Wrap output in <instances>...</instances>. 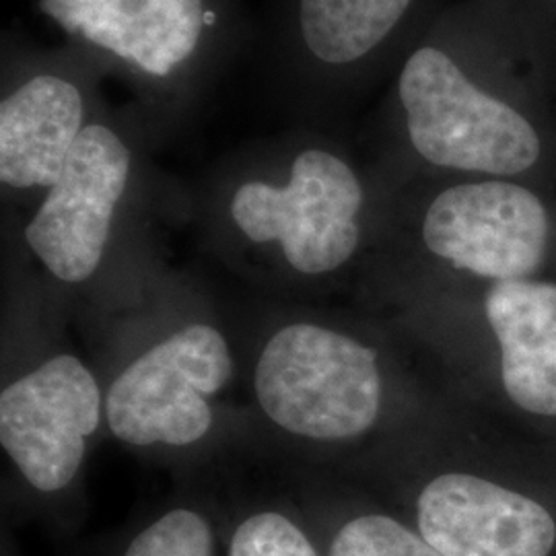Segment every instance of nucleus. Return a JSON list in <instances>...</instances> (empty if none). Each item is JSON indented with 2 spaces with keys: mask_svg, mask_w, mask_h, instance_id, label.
Returning a JSON list of instances; mask_svg holds the SVG:
<instances>
[{
  "mask_svg": "<svg viewBox=\"0 0 556 556\" xmlns=\"http://www.w3.org/2000/svg\"><path fill=\"white\" fill-rule=\"evenodd\" d=\"M509 4V2H507ZM555 80L528 27L509 4L503 34L468 56L445 41H420L402 62L396 98L410 147L427 163L514 178L536 167Z\"/></svg>",
  "mask_w": 556,
  "mask_h": 556,
  "instance_id": "nucleus-1",
  "label": "nucleus"
},
{
  "mask_svg": "<svg viewBox=\"0 0 556 556\" xmlns=\"http://www.w3.org/2000/svg\"><path fill=\"white\" fill-rule=\"evenodd\" d=\"M254 388L280 429L318 441L363 435L381 406L376 351L314 324L287 326L266 342Z\"/></svg>",
  "mask_w": 556,
  "mask_h": 556,
  "instance_id": "nucleus-2",
  "label": "nucleus"
},
{
  "mask_svg": "<svg viewBox=\"0 0 556 556\" xmlns=\"http://www.w3.org/2000/svg\"><path fill=\"white\" fill-rule=\"evenodd\" d=\"M363 200V186L346 161L326 149H305L285 186L241 184L231 217L254 243H278L298 273L326 275L357 252Z\"/></svg>",
  "mask_w": 556,
  "mask_h": 556,
  "instance_id": "nucleus-3",
  "label": "nucleus"
},
{
  "mask_svg": "<svg viewBox=\"0 0 556 556\" xmlns=\"http://www.w3.org/2000/svg\"><path fill=\"white\" fill-rule=\"evenodd\" d=\"M233 361L225 338L194 324L140 355L108 392L112 433L137 447L190 445L211 431L208 396L227 386Z\"/></svg>",
  "mask_w": 556,
  "mask_h": 556,
  "instance_id": "nucleus-4",
  "label": "nucleus"
},
{
  "mask_svg": "<svg viewBox=\"0 0 556 556\" xmlns=\"http://www.w3.org/2000/svg\"><path fill=\"white\" fill-rule=\"evenodd\" d=\"M551 215L530 188L493 178L439 192L422 219L431 254L493 280L534 275L548 252Z\"/></svg>",
  "mask_w": 556,
  "mask_h": 556,
  "instance_id": "nucleus-5",
  "label": "nucleus"
},
{
  "mask_svg": "<svg viewBox=\"0 0 556 556\" xmlns=\"http://www.w3.org/2000/svg\"><path fill=\"white\" fill-rule=\"evenodd\" d=\"M100 418L98 381L79 358L60 355L2 390L0 441L34 489L59 493L77 477Z\"/></svg>",
  "mask_w": 556,
  "mask_h": 556,
  "instance_id": "nucleus-6",
  "label": "nucleus"
},
{
  "mask_svg": "<svg viewBox=\"0 0 556 556\" xmlns=\"http://www.w3.org/2000/svg\"><path fill=\"white\" fill-rule=\"evenodd\" d=\"M128 176L126 142L105 124H87L25 227L29 248L54 277L83 282L98 270Z\"/></svg>",
  "mask_w": 556,
  "mask_h": 556,
  "instance_id": "nucleus-7",
  "label": "nucleus"
},
{
  "mask_svg": "<svg viewBox=\"0 0 556 556\" xmlns=\"http://www.w3.org/2000/svg\"><path fill=\"white\" fill-rule=\"evenodd\" d=\"M417 530L443 556H555L556 517L536 498L472 475L433 478Z\"/></svg>",
  "mask_w": 556,
  "mask_h": 556,
  "instance_id": "nucleus-8",
  "label": "nucleus"
},
{
  "mask_svg": "<svg viewBox=\"0 0 556 556\" xmlns=\"http://www.w3.org/2000/svg\"><path fill=\"white\" fill-rule=\"evenodd\" d=\"M41 13L73 38L149 79H172L206 38V0H40Z\"/></svg>",
  "mask_w": 556,
  "mask_h": 556,
  "instance_id": "nucleus-9",
  "label": "nucleus"
},
{
  "mask_svg": "<svg viewBox=\"0 0 556 556\" xmlns=\"http://www.w3.org/2000/svg\"><path fill=\"white\" fill-rule=\"evenodd\" d=\"M73 80L40 73L0 101V179L9 188H52L85 128Z\"/></svg>",
  "mask_w": 556,
  "mask_h": 556,
  "instance_id": "nucleus-10",
  "label": "nucleus"
},
{
  "mask_svg": "<svg viewBox=\"0 0 556 556\" xmlns=\"http://www.w3.org/2000/svg\"><path fill=\"white\" fill-rule=\"evenodd\" d=\"M501 344V376L519 408L556 417V287L498 280L484 299Z\"/></svg>",
  "mask_w": 556,
  "mask_h": 556,
  "instance_id": "nucleus-11",
  "label": "nucleus"
},
{
  "mask_svg": "<svg viewBox=\"0 0 556 556\" xmlns=\"http://www.w3.org/2000/svg\"><path fill=\"white\" fill-rule=\"evenodd\" d=\"M422 0H298L299 40L328 68H357L383 54Z\"/></svg>",
  "mask_w": 556,
  "mask_h": 556,
  "instance_id": "nucleus-12",
  "label": "nucleus"
},
{
  "mask_svg": "<svg viewBox=\"0 0 556 556\" xmlns=\"http://www.w3.org/2000/svg\"><path fill=\"white\" fill-rule=\"evenodd\" d=\"M328 556H443L418 530L383 514L344 521L328 546Z\"/></svg>",
  "mask_w": 556,
  "mask_h": 556,
  "instance_id": "nucleus-13",
  "label": "nucleus"
},
{
  "mask_svg": "<svg viewBox=\"0 0 556 556\" xmlns=\"http://www.w3.org/2000/svg\"><path fill=\"white\" fill-rule=\"evenodd\" d=\"M122 556H215V534L206 517L178 507L140 530Z\"/></svg>",
  "mask_w": 556,
  "mask_h": 556,
  "instance_id": "nucleus-14",
  "label": "nucleus"
},
{
  "mask_svg": "<svg viewBox=\"0 0 556 556\" xmlns=\"http://www.w3.org/2000/svg\"><path fill=\"white\" fill-rule=\"evenodd\" d=\"M227 556H321L291 517L260 511L239 521Z\"/></svg>",
  "mask_w": 556,
  "mask_h": 556,
  "instance_id": "nucleus-15",
  "label": "nucleus"
},
{
  "mask_svg": "<svg viewBox=\"0 0 556 556\" xmlns=\"http://www.w3.org/2000/svg\"><path fill=\"white\" fill-rule=\"evenodd\" d=\"M538 43L556 77V0H507Z\"/></svg>",
  "mask_w": 556,
  "mask_h": 556,
  "instance_id": "nucleus-16",
  "label": "nucleus"
}]
</instances>
